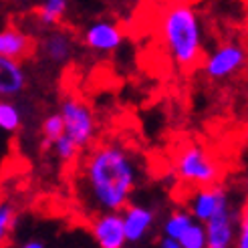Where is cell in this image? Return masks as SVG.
Returning <instances> with one entry per match:
<instances>
[{
    "label": "cell",
    "instance_id": "11",
    "mask_svg": "<svg viewBox=\"0 0 248 248\" xmlns=\"http://www.w3.org/2000/svg\"><path fill=\"white\" fill-rule=\"evenodd\" d=\"M208 232V248H230L236 244L238 234V216L232 212V208H224L212 220L206 222Z\"/></svg>",
    "mask_w": 248,
    "mask_h": 248
},
{
    "label": "cell",
    "instance_id": "17",
    "mask_svg": "<svg viewBox=\"0 0 248 248\" xmlns=\"http://www.w3.org/2000/svg\"><path fill=\"white\" fill-rule=\"evenodd\" d=\"M22 125V113L20 109L10 101V99H2L0 101V129L6 133H15Z\"/></svg>",
    "mask_w": 248,
    "mask_h": 248
},
{
    "label": "cell",
    "instance_id": "19",
    "mask_svg": "<svg viewBox=\"0 0 248 248\" xmlns=\"http://www.w3.org/2000/svg\"><path fill=\"white\" fill-rule=\"evenodd\" d=\"M53 150H55V155H57L63 164H71V162H75V159H77L81 147L65 133L63 138H59V140L53 143Z\"/></svg>",
    "mask_w": 248,
    "mask_h": 248
},
{
    "label": "cell",
    "instance_id": "23",
    "mask_svg": "<svg viewBox=\"0 0 248 248\" xmlns=\"http://www.w3.org/2000/svg\"><path fill=\"white\" fill-rule=\"evenodd\" d=\"M22 246L24 248H43L45 246V242H41V240H29V242H22Z\"/></svg>",
    "mask_w": 248,
    "mask_h": 248
},
{
    "label": "cell",
    "instance_id": "20",
    "mask_svg": "<svg viewBox=\"0 0 248 248\" xmlns=\"http://www.w3.org/2000/svg\"><path fill=\"white\" fill-rule=\"evenodd\" d=\"M16 222V212L10 204H0V238H6L15 228Z\"/></svg>",
    "mask_w": 248,
    "mask_h": 248
},
{
    "label": "cell",
    "instance_id": "18",
    "mask_svg": "<svg viewBox=\"0 0 248 248\" xmlns=\"http://www.w3.org/2000/svg\"><path fill=\"white\" fill-rule=\"evenodd\" d=\"M180 244L182 248H208V232L204 222L194 220L190 228L182 234Z\"/></svg>",
    "mask_w": 248,
    "mask_h": 248
},
{
    "label": "cell",
    "instance_id": "6",
    "mask_svg": "<svg viewBox=\"0 0 248 248\" xmlns=\"http://www.w3.org/2000/svg\"><path fill=\"white\" fill-rule=\"evenodd\" d=\"M91 236L99 248H123L127 244V234L119 210L97 212L91 220Z\"/></svg>",
    "mask_w": 248,
    "mask_h": 248
},
{
    "label": "cell",
    "instance_id": "7",
    "mask_svg": "<svg viewBox=\"0 0 248 248\" xmlns=\"http://www.w3.org/2000/svg\"><path fill=\"white\" fill-rule=\"evenodd\" d=\"M81 41L93 53H113L123 45V29L113 20H95L83 31Z\"/></svg>",
    "mask_w": 248,
    "mask_h": 248
},
{
    "label": "cell",
    "instance_id": "1",
    "mask_svg": "<svg viewBox=\"0 0 248 248\" xmlns=\"http://www.w3.org/2000/svg\"><path fill=\"white\" fill-rule=\"evenodd\" d=\"M140 184V168L133 154L121 143H101L89 150L81 164L79 190L91 212L121 210Z\"/></svg>",
    "mask_w": 248,
    "mask_h": 248
},
{
    "label": "cell",
    "instance_id": "15",
    "mask_svg": "<svg viewBox=\"0 0 248 248\" xmlns=\"http://www.w3.org/2000/svg\"><path fill=\"white\" fill-rule=\"evenodd\" d=\"M196 218L192 216V212H186V210H176L171 212L162 224V234L164 236H170V238H176L180 240L182 234L190 228V224Z\"/></svg>",
    "mask_w": 248,
    "mask_h": 248
},
{
    "label": "cell",
    "instance_id": "10",
    "mask_svg": "<svg viewBox=\"0 0 248 248\" xmlns=\"http://www.w3.org/2000/svg\"><path fill=\"white\" fill-rule=\"evenodd\" d=\"M121 216H123V226H125V234H127V242L131 244L143 242L155 226V210L143 204L129 202L121 210Z\"/></svg>",
    "mask_w": 248,
    "mask_h": 248
},
{
    "label": "cell",
    "instance_id": "14",
    "mask_svg": "<svg viewBox=\"0 0 248 248\" xmlns=\"http://www.w3.org/2000/svg\"><path fill=\"white\" fill-rule=\"evenodd\" d=\"M67 10H69V0H43L39 8H36V20L45 29H51L65 18Z\"/></svg>",
    "mask_w": 248,
    "mask_h": 248
},
{
    "label": "cell",
    "instance_id": "25",
    "mask_svg": "<svg viewBox=\"0 0 248 248\" xmlns=\"http://www.w3.org/2000/svg\"><path fill=\"white\" fill-rule=\"evenodd\" d=\"M117 2H127V0H117Z\"/></svg>",
    "mask_w": 248,
    "mask_h": 248
},
{
    "label": "cell",
    "instance_id": "3",
    "mask_svg": "<svg viewBox=\"0 0 248 248\" xmlns=\"http://www.w3.org/2000/svg\"><path fill=\"white\" fill-rule=\"evenodd\" d=\"M173 171H176L180 182L194 186V188L218 184L222 176V168L218 159H214L198 143H186L176 152Z\"/></svg>",
    "mask_w": 248,
    "mask_h": 248
},
{
    "label": "cell",
    "instance_id": "16",
    "mask_svg": "<svg viewBox=\"0 0 248 248\" xmlns=\"http://www.w3.org/2000/svg\"><path fill=\"white\" fill-rule=\"evenodd\" d=\"M41 135H43L45 147H53V143L59 138H63V135H65V119H63V115H61V111H59V113L46 115L43 119V123H41Z\"/></svg>",
    "mask_w": 248,
    "mask_h": 248
},
{
    "label": "cell",
    "instance_id": "13",
    "mask_svg": "<svg viewBox=\"0 0 248 248\" xmlns=\"http://www.w3.org/2000/svg\"><path fill=\"white\" fill-rule=\"evenodd\" d=\"M32 53V41L31 36L15 27H6L0 32V57L24 61Z\"/></svg>",
    "mask_w": 248,
    "mask_h": 248
},
{
    "label": "cell",
    "instance_id": "5",
    "mask_svg": "<svg viewBox=\"0 0 248 248\" xmlns=\"http://www.w3.org/2000/svg\"><path fill=\"white\" fill-rule=\"evenodd\" d=\"M246 48L236 41H226L218 45L202 61V73L210 81H226L246 67Z\"/></svg>",
    "mask_w": 248,
    "mask_h": 248
},
{
    "label": "cell",
    "instance_id": "2",
    "mask_svg": "<svg viewBox=\"0 0 248 248\" xmlns=\"http://www.w3.org/2000/svg\"><path fill=\"white\" fill-rule=\"evenodd\" d=\"M157 36L171 65L188 73L202 65V20L192 4H166L157 12Z\"/></svg>",
    "mask_w": 248,
    "mask_h": 248
},
{
    "label": "cell",
    "instance_id": "12",
    "mask_svg": "<svg viewBox=\"0 0 248 248\" xmlns=\"http://www.w3.org/2000/svg\"><path fill=\"white\" fill-rule=\"evenodd\" d=\"M27 87V71L22 61L0 57V95L4 99H12L24 91Z\"/></svg>",
    "mask_w": 248,
    "mask_h": 248
},
{
    "label": "cell",
    "instance_id": "4",
    "mask_svg": "<svg viewBox=\"0 0 248 248\" xmlns=\"http://www.w3.org/2000/svg\"><path fill=\"white\" fill-rule=\"evenodd\" d=\"M59 111L65 119V133L81 150L89 147L97 135V121L93 109L79 97H67L61 101Z\"/></svg>",
    "mask_w": 248,
    "mask_h": 248
},
{
    "label": "cell",
    "instance_id": "24",
    "mask_svg": "<svg viewBox=\"0 0 248 248\" xmlns=\"http://www.w3.org/2000/svg\"><path fill=\"white\" fill-rule=\"evenodd\" d=\"M166 4H194L196 0H162Z\"/></svg>",
    "mask_w": 248,
    "mask_h": 248
},
{
    "label": "cell",
    "instance_id": "22",
    "mask_svg": "<svg viewBox=\"0 0 248 248\" xmlns=\"http://www.w3.org/2000/svg\"><path fill=\"white\" fill-rule=\"evenodd\" d=\"M159 246H162V248H182L180 240L170 238V236H164V238H162V242H159Z\"/></svg>",
    "mask_w": 248,
    "mask_h": 248
},
{
    "label": "cell",
    "instance_id": "26",
    "mask_svg": "<svg viewBox=\"0 0 248 248\" xmlns=\"http://www.w3.org/2000/svg\"><path fill=\"white\" fill-rule=\"evenodd\" d=\"M246 188H248V176H246Z\"/></svg>",
    "mask_w": 248,
    "mask_h": 248
},
{
    "label": "cell",
    "instance_id": "8",
    "mask_svg": "<svg viewBox=\"0 0 248 248\" xmlns=\"http://www.w3.org/2000/svg\"><path fill=\"white\" fill-rule=\"evenodd\" d=\"M39 53L46 63L63 67L73 59V53H75V39H73V34L69 31L51 27L41 36Z\"/></svg>",
    "mask_w": 248,
    "mask_h": 248
},
{
    "label": "cell",
    "instance_id": "21",
    "mask_svg": "<svg viewBox=\"0 0 248 248\" xmlns=\"http://www.w3.org/2000/svg\"><path fill=\"white\" fill-rule=\"evenodd\" d=\"M236 246L238 248H248V222H238Z\"/></svg>",
    "mask_w": 248,
    "mask_h": 248
},
{
    "label": "cell",
    "instance_id": "9",
    "mask_svg": "<svg viewBox=\"0 0 248 248\" xmlns=\"http://www.w3.org/2000/svg\"><path fill=\"white\" fill-rule=\"evenodd\" d=\"M228 192L218 184L212 186H202V188H196L194 196L190 198V212L196 220L206 222L212 220L218 212H222L224 208H228Z\"/></svg>",
    "mask_w": 248,
    "mask_h": 248
}]
</instances>
